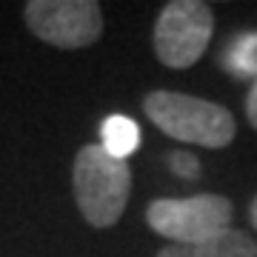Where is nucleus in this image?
Masks as SVG:
<instances>
[{
	"mask_svg": "<svg viewBox=\"0 0 257 257\" xmlns=\"http://www.w3.org/2000/svg\"><path fill=\"white\" fill-rule=\"evenodd\" d=\"M155 257H257V243L237 229H229L209 237L203 243H186V246H166Z\"/></svg>",
	"mask_w": 257,
	"mask_h": 257,
	"instance_id": "obj_6",
	"label": "nucleus"
},
{
	"mask_svg": "<svg viewBox=\"0 0 257 257\" xmlns=\"http://www.w3.org/2000/svg\"><path fill=\"white\" fill-rule=\"evenodd\" d=\"M246 117H248V123L257 128V77H254V83H251V89H248V94H246Z\"/></svg>",
	"mask_w": 257,
	"mask_h": 257,
	"instance_id": "obj_10",
	"label": "nucleus"
},
{
	"mask_svg": "<svg viewBox=\"0 0 257 257\" xmlns=\"http://www.w3.org/2000/svg\"><path fill=\"white\" fill-rule=\"evenodd\" d=\"M143 111L163 135L192 146L223 149L237 135V123L229 109L192 94L157 89L143 97Z\"/></svg>",
	"mask_w": 257,
	"mask_h": 257,
	"instance_id": "obj_2",
	"label": "nucleus"
},
{
	"mask_svg": "<svg viewBox=\"0 0 257 257\" xmlns=\"http://www.w3.org/2000/svg\"><path fill=\"white\" fill-rule=\"evenodd\" d=\"M74 203L94 229H111L123 217L132 194L128 160L111 157L103 146H83L72 166Z\"/></svg>",
	"mask_w": 257,
	"mask_h": 257,
	"instance_id": "obj_1",
	"label": "nucleus"
},
{
	"mask_svg": "<svg viewBox=\"0 0 257 257\" xmlns=\"http://www.w3.org/2000/svg\"><path fill=\"white\" fill-rule=\"evenodd\" d=\"M169 166L175 169V175H180L183 180H194V177H200V160L189 152H175V155L169 157Z\"/></svg>",
	"mask_w": 257,
	"mask_h": 257,
	"instance_id": "obj_9",
	"label": "nucleus"
},
{
	"mask_svg": "<svg viewBox=\"0 0 257 257\" xmlns=\"http://www.w3.org/2000/svg\"><path fill=\"white\" fill-rule=\"evenodd\" d=\"M29 32L57 49H86L103 35V9L94 0H29Z\"/></svg>",
	"mask_w": 257,
	"mask_h": 257,
	"instance_id": "obj_5",
	"label": "nucleus"
},
{
	"mask_svg": "<svg viewBox=\"0 0 257 257\" xmlns=\"http://www.w3.org/2000/svg\"><path fill=\"white\" fill-rule=\"evenodd\" d=\"M220 66L234 77H257V32L234 37L220 55Z\"/></svg>",
	"mask_w": 257,
	"mask_h": 257,
	"instance_id": "obj_8",
	"label": "nucleus"
},
{
	"mask_svg": "<svg viewBox=\"0 0 257 257\" xmlns=\"http://www.w3.org/2000/svg\"><path fill=\"white\" fill-rule=\"evenodd\" d=\"M214 35V12L200 0H172L157 15L155 55L169 69H189L203 57Z\"/></svg>",
	"mask_w": 257,
	"mask_h": 257,
	"instance_id": "obj_4",
	"label": "nucleus"
},
{
	"mask_svg": "<svg viewBox=\"0 0 257 257\" xmlns=\"http://www.w3.org/2000/svg\"><path fill=\"white\" fill-rule=\"evenodd\" d=\"M231 200L223 194H194V197H160L146 209L149 229L175 240V246L203 243L229 231L231 223Z\"/></svg>",
	"mask_w": 257,
	"mask_h": 257,
	"instance_id": "obj_3",
	"label": "nucleus"
},
{
	"mask_svg": "<svg viewBox=\"0 0 257 257\" xmlns=\"http://www.w3.org/2000/svg\"><path fill=\"white\" fill-rule=\"evenodd\" d=\"M100 146L117 160H128L140 149V126L126 114H109L100 126Z\"/></svg>",
	"mask_w": 257,
	"mask_h": 257,
	"instance_id": "obj_7",
	"label": "nucleus"
},
{
	"mask_svg": "<svg viewBox=\"0 0 257 257\" xmlns=\"http://www.w3.org/2000/svg\"><path fill=\"white\" fill-rule=\"evenodd\" d=\"M248 217H251V226L257 229V197H254V203H251V209H248Z\"/></svg>",
	"mask_w": 257,
	"mask_h": 257,
	"instance_id": "obj_11",
	"label": "nucleus"
}]
</instances>
